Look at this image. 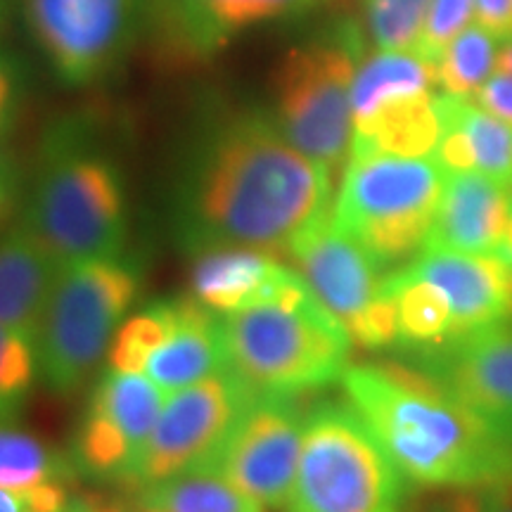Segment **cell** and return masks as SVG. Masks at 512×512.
<instances>
[{"instance_id": "obj_24", "label": "cell", "mask_w": 512, "mask_h": 512, "mask_svg": "<svg viewBox=\"0 0 512 512\" xmlns=\"http://www.w3.org/2000/svg\"><path fill=\"white\" fill-rule=\"evenodd\" d=\"M140 503L155 512H264L259 503L211 467H197L145 486Z\"/></svg>"}, {"instance_id": "obj_8", "label": "cell", "mask_w": 512, "mask_h": 512, "mask_svg": "<svg viewBox=\"0 0 512 512\" xmlns=\"http://www.w3.org/2000/svg\"><path fill=\"white\" fill-rule=\"evenodd\" d=\"M406 479L351 403L306 413L287 512H403Z\"/></svg>"}, {"instance_id": "obj_30", "label": "cell", "mask_w": 512, "mask_h": 512, "mask_svg": "<svg viewBox=\"0 0 512 512\" xmlns=\"http://www.w3.org/2000/svg\"><path fill=\"white\" fill-rule=\"evenodd\" d=\"M36 375L34 337L0 325V422L15 420L24 411Z\"/></svg>"}, {"instance_id": "obj_26", "label": "cell", "mask_w": 512, "mask_h": 512, "mask_svg": "<svg viewBox=\"0 0 512 512\" xmlns=\"http://www.w3.org/2000/svg\"><path fill=\"white\" fill-rule=\"evenodd\" d=\"M76 467L64 456L15 422H0V489L27 491L48 482H72Z\"/></svg>"}, {"instance_id": "obj_2", "label": "cell", "mask_w": 512, "mask_h": 512, "mask_svg": "<svg viewBox=\"0 0 512 512\" xmlns=\"http://www.w3.org/2000/svg\"><path fill=\"white\" fill-rule=\"evenodd\" d=\"M342 387L408 484L458 491L512 479V441L425 370L363 363Z\"/></svg>"}, {"instance_id": "obj_34", "label": "cell", "mask_w": 512, "mask_h": 512, "mask_svg": "<svg viewBox=\"0 0 512 512\" xmlns=\"http://www.w3.org/2000/svg\"><path fill=\"white\" fill-rule=\"evenodd\" d=\"M439 512H512V479L453 491Z\"/></svg>"}, {"instance_id": "obj_18", "label": "cell", "mask_w": 512, "mask_h": 512, "mask_svg": "<svg viewBox=\"0 0 512 512\" xmlns=\"http://www.w3.org/2000/svg\"><path fill=\"white\" fill-rule=\"evenodd\" d=\"M62 261L22 223L0 233V325L36 337Z\"/></svg>"}, {"instance_id": "obj_31", "label": "cell", "mask_w": 512, "mask_h": 512, "mask_svg": "<svg viewBox=\"0 0 512 512\" xmlns=\"http://www.w3.org/2000/svg\"><path fill=\"white\" fill-rule=\"evenodd\" d=\"M432 0H366V34L377 50H415Z\"/></svg>"}, {"instance_id": "obj_35", "label": "cell", "mask_w": 512, "mask_h": 512, "mask_svg": "<svg viewBox=\"0 0 512 512\" xmlns=\"http://www.w3.org/2000/svg\"><path fill=\"white\" fill-rule=\"evenodd\" d=\"M24 200V174L17 157L0 147V230Z\"/></svg>"}, {"instance_id": "obj_12", "label": "cell", "mask_w": 512, "mask_h": 512, "mask_svg": "<svg viewBox=\"0 0 512 512\" xmlns=\"http://www.w3.org/2000/svg\"><path fill=\"white\" fill-rule=\"evenodd\" d=\"M325 0H150L147 31L159 55L176 64L214 60L240 36L297 19Z\"/></svg>"}, {"instance_id": "obj_37", "label": "cell", "mask_w": 512, "mask_h": 512, "mask_svg": "<svg viewBox=\"0 0 512 512\" xmlns=\"http://www.w3.org/2000/svg\"><path fill=\"white\" fill-rule=\"evenodd\" d=\"M475 22L498 41L512 38V0H475Z\"/></svg>"}, {"instance_id": "obj_25", "label": "cell", "mask_w": 512, "mask_h": 512, "mask_svg": "<svg viewBox=\"0 0 512 512\" xmlns=\"http://www.w3.org/2000/svg\"><path fill=\"white\" fill-rule=\"evenodd\" d=\"M164 401L166 394L147 375L119 373V370L107 368L95 387L91 406L117 422L136 446L138 456L162 413Z\"/></svg>"}, {"instance_id": "obj_5", "label": "cell", "mask_w": 512, "mask_h": 512, "mask_svg": "<svg viewBox=\"0 0 512 512\" xmlns=\"http://www.w3.org/2000/svg\"><path fill=\"white\" fill-rule=\"evenodd\" d=\"M366 31L335 17L280 57L271 86V117L283 136L332 176L344 169L354 140L351 91L366 57Z\"/></svg>"}, {"instance_id": "obj_19", "label": "cell", "mask_w": 512, "mask_h": 512, "mask_svg": "<svg viewBox=\"0 0 512 512\" xmlns=\"http://www.w3.org/2000/svg\"><path fill=\"white\" fill-rule=\"evenodd\" d=\"M441 133L434 159L446 174H482L512 188V126L475 100H458L441 93Z\"/></svg>"}, {"instance_id": "obj_16", "label": "cell", "mask_w": 512, "mask_h": 512, "mask_svg": "<svg viewBox=\"0 0 512 512\" xmlns=\"http://www.w3.org/2000/svg\"><path fill=\"white\" fill-rule=\"evenodd\" d=\"M510 211V185L472 171L446 174L425 247L501 254Z\"/></svg>"}, {"instance_id": "obj_10", "label": "cell", "mask_w": 512, "mask_h": 512, "mask_svg": "<svg viewBox=\"0 0 512 512\" xmlns=\"http://www.w3.org/2000/svg\"><path fill=\"white\" fill-rule=\"evenodd\" d=\"M254 396L228 368L166 396L150 437L133 460L126 484L145 489L209 465Z\"/></svg>"}, {"instance_id": "obj_39", "label": "cell", "mask_w": 512, "mask_h": 512, "mask_svg": "<svg viewBox=\"0 0 512 512\" xmlns=\"http://www.w3.org/2000/svg\"><path fill=\"white\" fill-rule=\"evenodd\" d=\"M496 72L512 74V38H510V41H503L501 43V50H498Z\"/></svg>"}, {"instance_id": "obj_3", "label": "cell", "mask_w": 512, "mask_h": 512, "mask_svg": "<svg viewBox=\"0 0 512 512\" xmlns=\"http://www.w3.org/2000/svg\"><path fill=\"white\" fill-rule=\"evenodd\" d=\"M19 223L62 264L124 254V171L91 119L69 114L46 128Z\"/></svg>"}, {"instance_id": "obj_4", "label": "cell", "mask_w": 512, "mask_h": 512, "mask_svg": "<svg viewBox=\"0 0 512 512\" xmlns=\"http://www.w3.org/2000/svg\"><path fill=\"white\" fill-rule=\"evenodd\" d=\"M226 366L259 396L318 392L342 380L351 337L299 275L278 302L221 318Z\"/></svg>"}, {"instance_id": "obj_38", "label": "cell", "mask_w": 512, "mask_h": 512, "mask_svg": "<svg viewBox=\"0 0 512 512\" xmlns=\"http://www.w3.org/2000/svg\"><path fill=\"white\" fill-rule=\"evenodd\" d=\"M67 512H155V510L145 508L143 503H140L138 510H128L126 505L105 501V498H79V501H72Z\"/></svg>"}, {"instance_id": "obj_20", "label": "cell", "mask_w": 512, "mask_h": 512, "mask_svg": "<svg viewBox=\"0 0 512 512\" xmlns=\"http://www.w3.org/2000/svg\"><path fill=\"white\" fill-rule=\"evenodd\" d=\"M226 368L221 318L195 299H181V320L147 361V377L169 396Z\"/></svg>"}, {"instance_id": "obj_1", "label": "cell", "mask_w": 512, "mask_h": 512, "mask_svg": "<svg viewBox=\"0 0 512 512\" xmlns=\"http://www.w3.org/2000/svg\"><path fill=\"white\" fill-rule=\"evenodd\" d=\"M332 190L335 176L283 136L268 107H219L183 143L171 216L192 254L249 247L285 256L332 209Z\"/></svg>"}, {"instance_id": "obj_22", "label": "cell", "mask_w": 512, "mask_h": 512, "mask_svg": "<svg viewBox=\"0 0 512 512\" xmlns=\"http://www.w3.org/2000/svg\"><path fill=\"white\" fill-rule=\"evenodd\" d=\"M384 290L392 294L399 320L396 347L413 361L448 347L456 339L453 313L446 297L411 266H403L384 278Z\"/></svg>"}, {"instance_id": "obj_11", "label": "cell", "mask_w": 512, "mask_h": 512, "mask_svg": "<svg viewBox=\"0 0 512 512\" xmlns=\"http://www.w3.org/2000/svg\"><path fill=\"white\" fill-rule=\"evenodd\" d=\"M306 413L292 396L256 394L223 439L211 470L261 508H287L304 446Z\"/></svg>"}, {"instance_id": "obj_9", "label": "cell", "mask_w": 512, "mask_h": 512, "mask_svg": "<svg viewBox=\"0 0 512 512\" xmlns=\"http://www.w3.org/2000/svg\"><path fill=\"white\" fill-rule=\"evenodd\" d=\"M22 19L57 81L105 83L124 67L150 22V0H22Z\"/></svg>"}, {"instance_id": "obj_40", "label": "cell", "mask_w": 512, "mask_h": 512, "mask_svg": "<svg viewBox=\"0 0 512 512\" xmlns=\"http://www.w3.org/2000/svg\"><path fill=\"white\" fill-rule=\"evenodd\" d=\"M501 254L512 264V211H510V219H508V228H505V238H503Z\"/></svg>"}, {"instance_id": "obj_33", "label": "cell", "mask_w": 512, "mask_h": 512, "mask_svg": "<svg viewBox=\"0 0 512 512\" xmlns=\"http://www.w3.org/2000/svg\"><path fill=\"white\" fill-rule=\"evenodd\" d=\"M29 95V72L12 50L0 46V145L15 131Z\"/></svg>"}, {"instance_id": "obj_7", "label": "cell", "mask_w": 512, "mask_h": 512, "mask_svg": "<svg viewBox=\"0 0 512 512\" xmlns=\"http://www.w3.org/2000/svg\"><path fill=\"white\" fill-rule=\"evenodd\" d=\"M446 169L434 157L351 152L332 219L368 249L380 268L422 252L437 214Z\"/></svg>"}, {"instance_id": "obj_13", "label": "cell", "mask_w": 512, "mask_h": 512, "mask_svg": "<svg viewBox=\"0 0 512 512\" xmlns=\"http://www.w3.org/2000/svg\"><path fill=\"white\" fill-rule=\"evenodd\" d=\"M285 256L311 287L318 302L347 332L380 299L384 283L380 264L354 235L332 219V209L302 230Z\"/></svg>"}, {"instance_id": "obj_23", "label": "cell", "mask_w": 512, "mask_h": 512, "mask_svg": "<svg viewBox=\"0 0 512 512\" xmlns=\"http://www.w3.org/2000/svg\"><path fill=\"white\" fill-rule=\"evenodd\" d=\"M427 91H439L437 67L430 60L415 50L375 48V53H366L358 64L354 91H351L354 124L387 102Z\"/></svg>"}, {"instance_id": "obj_27", "label": "cell", "mask_w": 512, "mask_h": 512, "mask_svg": "<svg viewBox=\"0 0 512 512\" xmlns=\"http://www.w3.org/2000/svg\"><path fill=\"white\" fill-rule=\"evenodd\" d=\"M498 50L501 41L472 22L463 34L448 43L434 64L439 93L458 100H475L484 83L496 74Z\"/></svg>"}, {"instance_id": "obj_32", "label": "cell", "mask_w": 512, "mask_h": 512, "mask_svg": "<svg viewBox=\"0 0 512 512\" xmlns=\"http://www.w3.org/2000/svg\"><path fill=\"white\" fill-rule=\"evenodd\" d=\"M472 22H475V0H432L415 53L437 64L448 43L463 34Z\"/></svg>"}, {"instance_id": "obj_14", "label": "cell", "mask_w": 512, "mask_h": 512, "mask_svg": "<svg viewBox=\"0 0 512 512\" xmlns=\"http://www.w3.org/2000/svg\"><path fill=\"white\" fill-rule=\"evenodd\" d=\"M415 363L512 441V320L470 332Z\"/></svg>"}, {"instance_id": "obj_29", "label": "cell", "mask_w": 512, "mask_h": 512, "mask_svg": "<svg viewBox=\"0 0 512 512\" xmlns=\"http://www.w3.org/2000/svg\"><path fill=\"white\" fill-rule=\"evenodd\" d=\"M181 320V299L152 302L128 316L107 349V368L119 373H145L147 361L174 335Z\"/></svg>"}, {"instance_id": "obj_17", "label": "cell", "mask_w": 512, "mask_h": 512, "mask_svg": "<svg viewBox=\"0 0 512 512\" xmlns=\"http://www.w3.org/2000/svg\"><path fill=\"white\" fill-rule=\"evenodd\" d=\"M292 266L278 256L249 247H214L195 254L190 273L192 299L214 313L278 302L297 280Z\"/></svg>"}, {"instance_id": "obj_6", "label": "cell", "mask_w": 512, "mask_h": 512, "mask_svg": "<svg viewBox=\"0 0 512 512\" xmlns=\"http://www.w3.org/2000/svg\"><path fill=\"white\" fill-rule=\"evenodd\" d=\"M140 283V266L124 254L62 264L34 337L38 375L53 392H76L107 358Z\"/></svg>"}, {"instance_id": "obj_28", "label": "cell", "mask_w": 512, "mask_h": 512, "mask_svg": "<svg viewBox=\"0 0 512 512\" xmlns=\"http://www.w3.org/2000/svg\"><path fill=\"white\" fill-rule=\"evenodd\" d=\"M76 472L102 482H126L136 460V446L110 415L88 406L72 448Z\"/></svg>"}, {"instance_id": "obj_21", "label": "cell", "mask_w": 512, "mask_h": 512, "mask_svg": "<svg viewBox=\"0 0 512 512\" xmlns=\"http://www.w3.org/2000/svg\"><path fill=\"white\" fill-rule=\"evenodd\" d=\"M444 133L441 93L427 91L392 100L354 124L351 152L434 157ZM349 152V155H351Z\"/></svg>"}, {"instance_id": "obj_36", "label": "cell", "mask_w": 512, "mask_h": 512, "mask_svg": "<svg viewBox=\"0 0 512 512\" xmlns=\"http://www.w3.org/2000/svg\"><path fill=\"white\" fill-rule=\"evenodd\" d=\"M475 102L505 124L512 126V74L496 72L477 93Z\"/></svg>"}, {"instance_id": "obj_41", "label": "cell", "mask_w": 512, "mask_h": 512, "mask_svg": "<svg viewBox=\"0 0 512 512\" xmlns=\"http://www.w3.org/2000/svg\"><path fill=\"white\" fill-rule=\"evenodd\" d=\"M10 12V0H0V29L5 27V19H8Z\"/></svg>"}, {"instance_id": "obj_15", "label": "cell", "mask_w": 512, "mask_h": 512, "mask_svg": "<svg viewBox=\"0 0 512 512\" xmlns=\"http://www.w3.org/2000/svg\"><path fill=\"white\" fill-rule=\"evenodd\" d=\"M408 266L446 297L456 339L512 320V264L503 254L422 247Z\"/></svg>"}]
</instances>
